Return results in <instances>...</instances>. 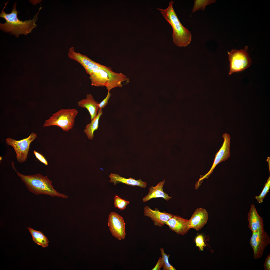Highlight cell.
<instances>
[{
	"label": "cell",
	"mask_w": 270,
	"mask_h": 270,
	"mask_svg": "<svg viewBox=\"0 0 270 270\" xmlns=\"http://www.w3.org/2000/svg\"><path fill=\"white\" fill-rule=\"evenodd\" d=\"M166 224L170 230L178 235H184L190 229L189 220L177 215H174L166 222Z\"/></svg>",
	"instance_id": "13"
},
{
	"label": "cell",
	"mask_w": 270,
	"mask_h": 270,
	"mask_svg": "<svg viewBox=\"0 0 270 270\" xmlns=\"http://www.w3.org/2000/svg\"><path fill=\"white\" fill-rule=\"evenodd\" d=\"M163 262L161 257H160L155 266L152 270H160L162 267Z\"/></svg>",
	"instance_id": "28"
},
{
	"label": "cell",
	"mask_w": 270,
	"mask_h": 270,
	"mask_svg": "<svg viewBox=\"0 0 270 270\" xmlns=\"http://www.w3.org/2000/svg\"><path fill=\"white\" fill-rule=\"evenodd\" d=\"M111 96V94L110 92H108L106 97L102 101L98 104L99 109H102L108 103V101Z\"/></svg>",
	"instance_id": "26"
},
{
	"label": "cell",
	"mask_w": 270,
	"mask_h": 270,
	"mask_svg": "<svg viewBox=\"0 0 270 270\" xmlns=\"http://www.w3.org/2000/svg\"><path fill=\"white\" fill-rule=\"evenodd\" d=\"M216 2V0H194V4L192 9V13H193L199 10H204L206 5Z\"/></svg>",
	"instance_id": "22"
},
{
	"label": "cell",
	"mask_w": 270,
	"mask_h": 270,
	"mask_svg": "<svg viewBox=\"0 0 270 270\" xmlns=\"http://www.w3.org/2000/svg\"><path fill=\"white\" fill-rule=\"evenodd\" d=\"M248 218V227L252 232L264 228L262 218L258 214L254 204L251 206Z\"/></svg>",
	"instance_id": "15"
},
{
	"label": "cell",
	"mask_w": 270,
	"mask_h": 270,
	"mask_svg": "<svg viewBox=\"0 0 270 270\" xmlns=\"http://www.w3.org/2000/svg\"><path fill=\"white\" fill-rule=\"evenodd\" d=\"M8 2V0L7 2L4 3V6L0 14V17L4 19L6 21L4 23H0L1 30L5 33H9L11 35H14L16 38L20 35H26L31 32L32 30L37 26L36 23L38 20V16L42 7H40L32 19L22 21L20 20L18 17V14L19 12L16 8V2L14 4L10 13L7 14L4 11Z\"/></svg>",
	"instance_id": "1"
},
{
	"label": "cell",
	"mask_w": 270,
	"mask_h": 270,
	"mask_svg": "<svg viewBox=\"0 0 270 270\" xmlns=\"http://www.w3.org/2000/svg\"><path fill=\"white\" fill-rule=\"evenodd\" d=\"M222 137L224 139V142L221 147L215 155L214 160L211 168L206 174L200 178L199 181L207 178L212 173L218 164L227 160L230 156V136L229 134L225 133L223 134Z\"/></svg>",
	"instance_id": "10"
},
{
	"label": "cell",
	"mask_w": 270,
	"mask_h": 270,
	"mask_svg": "<svg viewBox=\"0 0 270 270\" xmlns=\"http://www.w3.org/2000/svg\"><path fill=\"white\" fill-rule=\"evenodd\" d=\"M165 181V179L160 182L156 186H150L149 188L148 194L142 198L144 202H147L154 198H162L166 201H168L172 197L169 196L168 194L163 190V188Z\"/></svg>",
	"instance_id": "16"
},
{
	"label": "cell",
	"mask_w": 270,
	"mask_h": 270,
	"mask_svg": "<svg viewBox=\"0 0 270 270\" xmlns=\"http://www.w3.org/2000/svg\"><path fill=\"white\" fill-rule=\"evenodd\" d=\"M31 234L32 239L34 243L44 248L48 247V241L47 237L41 231L35 230L30 228H27Z\"/></svg>",
	"instance_id": "20"
},
{
	"label": "cell",
	"mask_w": 270,
	"mask_h": 270,
	"mask_svg": "<svg viewBox=\"0 0 270 270\" xmlns=\"http://www.w3.org/2000/svg\"><path fill=\"white\" fill-rule=\"evenodd\" d=\"M78 113L76 109H61L53 114L44 123V127L58 126L64 131H68L73 127L75 119Z\"/></svg>",
	"instance_id": "5"
},
{
	"label": "cell",
	"mask_w": 270,
	"mask_h": 270,
	"mask_svg": "<svg viewBox=\"0 0 270 270\" xmlns=\"http://www.w3.org/2000/svg\"><path fill=\"white\" fill-rule=\"evenodd\" d=\"M108 224L114 236L119 240L124 239L126 224L122 216L114 212H111L108 216Z\"/></svg>",
	"instance_id": "9"
},
{
	"label": "cell",
	"mask_w": 270,
	"mask_h": 270,
	"mask_svg": "<svg viewBox=\"0 0 270 270\" xmlns=\"http://www.w3.org/2000/svg\"><path fill=\"white\" fill-rule=\"evenodd\" d=\"M36 137V134L32 132L28 137L21 140H17L8 138L6 139V142L7 144L13 148L18 162L22 163L27 159L30 144Z\"/></svg>",
	"instance_id": "7"
},
{
	"label": "cell",
	"mask_w": 270,
	"mask_h": 270,
	"mask_svg": "<svg viewBox=\"0 0 270 270\" xmlns=\"http://www.w3.org/2000/svg\"><path fill=\"white\" fill-rule=\"evenodd\" d=\"M144 214L149 217L153 222L155 226L162 227L166 224V222L174 215L165 212H161L158 209L152 210L146 206L144 208Z\"/></svg>",
	"instance_id": "12"
},
{
	"label": "cell",
	"mask_w": 270,
	"mask_h": 270,
	"mask_svg": "<svg viewBox=\"0 0 270 270\" xmlns=\"http://www.w3.org/2000/svg\"><path fill=\"white\" fill-rule=\"evenodd\" d=\"M109 177L110 178V182L114 183V185L120 182L130 186H138L144 188H146L147 186L146 182L143 181L141 179L136 180L131 178H126L120 176L118 174L113 173H111Z\"/></svg>",
	"instance_id": "18"
},
{
	"label": "cell",
	"mask_w": 270,
	"mask_h": 270,
	"mask_svg": "<svg viewBox=\"0 0 270 270\" xmlns=\"http://www.w3.org/2000/svg\"><path fill=\"white\" fill-rule=\"evenodd\" d=\"M264 267L265 270H270V254H269L266 258L264 262Z\"/></svg>",
	"instance_id": "29"
},
{
	"label": "cell",
	"mask_w": 270,
	"mask_h": 270,
	"mask_svg": "<svg viewBox=\"0 0 270 270\" xmlns=\"http://www.w3.org/2000/svg\"><path fill=\"white\" fill-rule=\"evenodd\" d=\"M248 47L243 49H234L228 52L230 61V70L228 74L241 72L251 65V58L247 52Z\"/></svg>",
	"instance_id": "6"
},
{
	"label": "cell",
	"mask_w": 270,
	"mask_h": 270,
	"mask_svg": "<svg viewBox=\"0 0 270 270\" xmlns=\"http://www.w3.org/2000/svg\"><path fill=\"white\" fill-rule=\"evenodd\" d=\"M174 2L171 0L166 9L157 8L164 19L171 26L173 30L172 38L174 43L178 47H185L192 40L190 32L184 26L179 20L173 8Z\"/></svg>",
	"instance_id": "3"
},
{
	"label": "cell",
	"mask_w": 270,
	"mask_h": 270,
	"mask_svg": "<svg viewBox=\"0 0 270 270\" xmlns=\"http://www.w3.org/2000/svg\"><path fill=\"white\" fill-rule=\"evenodd\" d=\"M98 104L92 96L91 94H87L86 98L83 99L78 102L79 106L86 108L88 110L90 114L91 120L98 114L99 109L98 107Z\"/></svg>",
	"instance_id": "17"
},
{
	"label": "cell",
	"mask_w": 270,
	"mask_h": 270,
	"mask_svg": "<svg viewBox=\"0 0 270 270\" xmlns=\"http://www.w3.org/2000/svg\"><path fill=\"white\" fill-rule=\"evenodd\" d=\"M114 205L115 208H118L120 210L124 209L126 206L129 203V202L121 198L118 196L116 195L114 198Z\"/></svg>",
	"instance_id": "24"
},
{
	"label": "cell",
	"mask_w": 270,
	"mask_h": 270,
	"mask_svg": "<svg viewBox=\"0 0 270 270\" xmlns=\"http://www.w3.org/2000/svg\"><path fill=\"white\" fill-rule=\"evenodd\" d=\"M250 243L253 249L254 259H258L262 256L265 249L270 243V238L262 229L252 232Z\"/></svg>",
	"instance_id": "8"
},
{
	"label": "cell",
	"mask_w": 270,
	"mask_h": 270,
	"mask_svg": "<svg viewBox=\"0 0 270 270\" xmlns=\"http://www.w3.org/2000/svg\"><path fill=\"white\" fill-rule=\"evenodd\" d=\"M270 188V176L268 177L266 182L260 194L258 196H256L255 198L259 203H262L263 200L268 193L269 192Z\"/></svg>",
	"instance_id": "23"
},
{
	"label": "cell",
	"mask_w": 270,
	"mask_h": 270,
	"mask_svg": "<svg viewBox=\"0 0 270 270\" xmlns=\"http://www.w3.org/2000/svg\"><path fill=\"white\" fill-rule=\"evenodd\" d=\"M196 246L198 247L200 250L203 251L204 248L206 246L203 236L199 234L194 239Z\"/></svg>",
	"instance_id": "25"
},
{
	"label": "cell",
	"mask_w": 270,
	"mask_h": 270,
	"mask_svg": "<svg viewBox=\"0 0 270 270\" xmlns=\"http://www.w3.org/2000/svg\"><path fill=\"white\" fill-rule=\"evenodd\" d=\"M14 169L17 175L31 192L36 195L44 194L52 197L64 198H68L67 195L60 193L54 189L52 181L47 176H43L40 174L25 175Z\"/></svg>",
	"instance_id": "4"
},
{
	"label": "cell",
	"mask_w": 270,
	"mask_h": 270,
	"mask_svg": "<svg viewBox=\"0 0 270 270\" xmlns=\"http://www.w3.org/2000/svg\"><path fill=\"white\" fill-rule=\"evenodd\" d=\"M33 152L36 158L41 162L44 164L46 165H48V163L47 161L42 154L35 150H34Z\"/></svg>",
	"instance_id": "27"
},
{
	"label": "cell",
	"mask_w": 270,
	"mask_h": 270,
	"mask_svg": "<svg viewBox=\"0 0 270 270\" xmlns=\"http://www.w3.org/2000/svg\"><path fill=\"white\" fill-rule=\"evenodd\" d=\"M208 217V213L205 209L201 208H197L189 220L190 228L197 231L199 230L206 224Z\"/></svg>",
	"instance_id": "14"
},
{
	"label": "cell",
	"mask_w": 270,
	"mask_h": 270,
	"mask_svg": "<svg viewBox=\"0 0 270 270\" xmlns=\"http://www.w3.org/2000/svg\"><path fill=\"white\" fill-rule=\"evenodd\" d=\"M68 55L70 58L81 64L89 74L92 70L101 68L104 66L92 60L86 55L76 52L73 47L69 48Z\"/></svg>",
	"instance_id": "11"
},
{
	"label": "cell",
	"mask_w": 270,
	"mask_h": 270,
	"mask_svg": "<svg viewBox=\"0 0 270 270\" xmlns=\"http://www.w3.org/2000/svg\"><path fill=\"white\" fill-rule=\"evenodd\" d=\"M42 0H29L30 2L33 4L35 5L40 3Z\"/></svg>",
	"instance_id": "30"
},
{
	"label": "cell",
	"mask_w": 270,
	"mask_h": 270,
	"mask_svg": "<svg viewBox=\"0 0 270 270\" xmlns=\"http://www.w3.org/2000/svg\"><path fill=\"white\" fill-rule=\"evenodd\" d=\"M160 250L161 255L163 262L162 266L163 270H176L175 268L172 266L169 263L168 258L170 255L167 254L164 252V249L162 248H160Z\"/></svg>",
	"instance_id": "21"
},
{
	"label": "cell",
	"mask_w": 270,
	"mask_h": 270,
	"mask_svg": "<svg viewBox=\"0 0 270 270\" xmlns=\"http://www.w3.org/2000/svg\"><path fill=\"white\" fill-rule=\"evenodd\" d=\"M102 109H99L96 116L91 120L90 123L87 124L84 130V132L88 138L92 140L94 137V131L98 129V127L99 120L100 116L102 114Z\"/></svg>",
	"instance_id": "19"
},
{
	"label": "cell",
	"mask_w": 270,
	"mask_h": 270,
	"mask_svg": "<svg viewBox=\"0 0 270 270\" xmlns=\"http://www.w3.org/2000/svg\"><path fill=\"white\" fill-rule=\"evenodd\" d=\"M91 85L96 86H105L108 92L114 88L122 87L124 82L128 83L129 78L122 73L113 72L110 67L104 66L92 70L89 74Z\"/></svg>",
	"instance_id": "2"
}]
</instances>
